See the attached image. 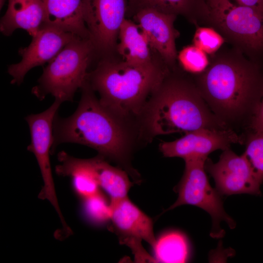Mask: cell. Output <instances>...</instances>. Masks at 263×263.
<instances>
[{"label": "cell", "mask_w": 263, "mask_h": 263, "mask_svg": "<svg viewBox=\"0 0 263 263\" xmlns=\"http://www.w3.org/2000/svg\"><path fill=\"white\" fill-rule=\"evenodd\" d=\"M210 56L207 69L192 76L216 116L242 136L263 96V65L231 45Z\"/></svg>", "instance_id": "6da1fadb"}, {"label": "cell", "mask_w": 263, "mask_h": 263, "mask_svg": "<svg viewBox=\"0 0 263 263\" xmlns=\"http://www.w3.org/2000/svg\"><path fill=\"white\" fill-rule=\"evenodd\" d=\"M150 135L228 128L210 110L192 75L177 66L153 91L140 117Z\"/></svg>", "instance_id": "7a4b0ae2"}, {"label": "cell", "mask_w": 263, "mask_h": 263, "mask_svg": "<svg viewBox=\"0 0 263 263\" xmlns=\"http://www.w3.org/2000/svg\"><path fill=\"white\" fill-rule=\"evenodd\" d=\"M116 55L100 58L86 82L100 103L122 121L140 115L153 91L171 70L157 54L147 64L133 65Z\"/></svg>", "instance_id": "3957f363"}, {"label": "cell", "mask_w": 263, "mask_h": 263, "mask_svg": "<svg viewBox=\"0 0 263 263\" xmlns=\"http://www.w3.org/2000/svg\"><path fill=\"white\" fill-rule=\"evenodd\" d=\"M81 89L75 113L65 118L57 114L54 119L51 152L62 143L85 145L123 166L136 177L129 166L131 141L125 124L100 103L86 81Z\"/></svg>", "instance_id": "277c9868"}, {"label": "cell", "mask_w": 263, "mask_h": 263, "mask_svg": "<svg viewBox=\"0 0 263 263\" xmlns=\"http://www.w3.org/2000/svg\"><path fill=\"white\" fill-rule=\"evenodd\" d=\"M95 56L90 39L76 37L48 63L32 94L40 100L50 94L61 103L73 101L85 83L88 67Z\"/></svg>", "instance_id": "5b68a950"}, {"label": "cell", "mask_w": 263, "mask_h": 263, "mask_svg": "<svg viewBox=\"0 0 263 263\" xmlns=\"http://www.w3.org/2000/svg\"><path fill=\"white\" fill-rule=\"evenodd\" d=\"M209 26L230 45L263 65V13L232 0H206Z\"/></svg>", "instance_id": "8992f818"}, {"label": "cell", "mask_w": 263, "mask_h": 263, "mask_svg": "<svg viewBox=\"0 0 263 263\" xmlns=\"http://www.w3.org/2000/svg\"><path fill=\"white\" fill-rule=\"evenodd\" d=\"M207 159L193 158L185 160V171L176 187L178 198L167 210L185 205L201 208L211 217L210 236L214 238H220L225 234L220 226L222 222H225L231 229L235 227L236 223L225 212L221 195L209 183L205 168Z\"/></svg>", "instance_id": "52a82bcc"}, {"label": "cell", "mask_w": 263, "mask_h": 263, "mask_svg": "<svg viewBox=\"0 0 263 263\" xmlns=\"http://www.w3.org/2000/svg\"><path fill=\"white\" fill-rule=\"evenodd\" d=\"M128 0H84L83 19L99 58L116 55L119 32Z\"/></svg>", "instance_id": "ba28073f"}, {"label": "cell", "mask_w": 263, "mask_h": 263, "mask_svg": "<svg viewBox=\"0 0 263 263\" xmlns=\"http://www.w3.org/2000/svg\"><path fill=\"white\" fill-rule=\"evenodd\" d=\"M61 103L55 100L45 111L30 114L25 117V120L31 135V143L27 147V150L35 156L43 181V186L39 196L51 204L60 219L62 220L64 217L56 193L50 160V152L53 143L54 121Z\"/></svg>", "instance_id": "9c48e42d"}, {"label": "cell", "mask_w": 263, "mask_h": 263, "mask_svg": "<svg viewBox=\"0 0 263 263\" xmlns=\"http://www.w3.org/2000/svg\"><path fill=\"white\" fill-rule=\"evenodd\" d=\"M205 168L213 178L216 189L221 195L261 194L262 184L243 153L238 155L229 148L223 150L216 163L207 158Z\"/></svg>", "instance_id": "30bf717a"}, {"label": "cell", "mask_w": 263, "mask_h": 263, "mask_svg": "<svg viewBox=\"0 0 263 263\" xmlns=\"http://www.w3.org/2000/svg\"><path fill=\"white\" fill-rule=\"evenodd\" d=\"M76 37L56 26L44 24L32 36L30 44L19 50L21 60L8 67V73L12 77L11 83L20 85L30 70L49 63Z\"/></svg>", "instance_id": "8fae6325"}, {"label": "cell", "mask_w": 263, "mask_h": 263, "mask_svg": "<svg viewBox=\"0 0 263 263\" xmlns=\"http://www.w3.org/2000/svg\"><path fill=\"white\" fill-rule=\"evenodd\" d=\"M243 138L231 129L201 128L185 134L174 141L163 142L159 150L166 157H180L184 160L207 159L216 150L223 151L233 144H244Z\"/></svg>", "instance_id": "7c38bea8"}, {"label": "cell", "mask_w": 263, "mask_h": 263, "mask_svg": "<svg viewBox=\"0 0 263 263\" xmlns=\"http://www.w3.org/2000/svg\"><path fill=\"white\" fill-rule=\"evenodd\" d=\"M110 220L120 242L129 246L139 260L147 259L141 242L153 248L156 243L152 220L130 200L128 197L110 203Z\"/></svg>", "instance_id": "4fadbf2b"}, {"label": "cell", "mask_w": 263, "mask_h": 263, "mask_svg": "<svg viewBox=\"0 0 263 263\" xmlns=\"http://www.w3.org/2000/svg\"><path fill=\"white\" fill-rule=\"evenodd\" d=\"M177 17L145 9L132 18L145 35L152 50L171 69L176 66L178 55L175 41L180 33L174 25Z\"/></svg>", "instance_id": "5bb4252c"}, {"label": "cell", "mask_w": 263, "mask_h": 263, "mask_svg": "<svg viewBox=\"0 0 263 263\" xmlns=\"http://www.w3.org/2000/svg\"><path fill=\"white\" fill-rule=\"evenodd\" d=\"M7 0L6 11L2 17L0 30L10 36L17 29H23L32 37L46 22V12L42 0H0V9Z\"/></svg>", "instance_id": "9a60e30c"}, {"label": "cell", "mask_w": 263, "mask_h": 263, "mask_svg": "<svg viewBox=\"0 0 263 263\" xmlns=\"http://www.w3.org/2000/svg\"><path fill=\"white\" fill-rule=\"evenodd\" d=\"M145 9L181 16L196 27L209 26V10L206 0H128L126 16L132 17Z\"/></svg>", "instance_id": "2e32d148"}, {"label": "cell", "mask_w": 263, "mask_h": 263, "mask_svg": "<svg viewBox=\"0 0 263 263\" xmlns=\"http://www.w3.org/2000/svg\"><path fill=\"white\" fill-rule=\"evenodd\" d=\"M116 53L126 62L141 65L152 62L157 53L152 50L138 25L126 18L120 27Z\"/></svg>", "instance_id": "e0dca14e"}, {"label": "cell", "mask_w": 263, "mask_h": 263, "mask_svg": "<svg viewBox=\"0 0 263 263\" xmlns=\"http://www.w3.org/2000/svg\"><path fill=\"white\" fill-rule=\"evenodd\" d=\"M46 22L83 38H89L83 19L84 0H42ZM90 39V38H89Z\"/></svg>", "instance_id": "ac0fdd59"}, {"label": "cell", "mask_w": 263, "mask_h": 263, "mask_svg": "<svg viewBox=\"0 0 263 263\" xmlns=\"http://www.w3.org/2000/svg\"><path fill=\"white\" fill-rule=\"evenodd\" d=\"M58 159L60 164L56 167V172L71 178L75 190L82 199L99 192L90 159L77 158L61 151L58 154Z\"/></svg>", "instance_id": "d6986e66"}, {"label": "cell", "mask_w": 263, "mask_h": 263, "mask_svg": "<svg viewBox=\"0 0 263 263\" xmlns=\"http://www.w3.org/2000/svg\"><path fill=\"white\" fill-rule=\"evenodd\" d=\"M90 159L99 187L108 195L110 202L128 197L132 183L126 172L111 165L99 155Z\"/></svg>", "instance_id": "ffe728a7"}, {"label": "cell", "mask_w": 263, "mask_h": 263, "mask_svg": "<svg viewBox=\"0 0 263 263\" xmlns=\"http://www.w3.org/2000/svg\"><path fill=\"white\" fill-rule=\"evenodd\" d=\"M152 248L157 262L185 263L189 257L190 248L187 238L177 231H169L162 235L156 240Z\"/></svg>", "instance_id": "44dd1931"}, {"label": "cell", "mask_w": 263, "mask_h": 263, "mask_svg": "<svg viewBox=\"0 0 263 263\" xmlns=\"http://www.w3.org/2000/svg\"><path fill=\"white\" fill-rule=\"evenodd\" d=\"M245 150L243 154L256 177L263 183V132L249 131L243 135Z\"/></svg>", "instance_id": "7402d4cb"}, {"label": "cell", "mask_w": 263, "mask_h": 263, "mask_svg": "<svg viewBox=\"0 0 263 263\" xmlns=\"http://www.w3.org/2000/svg\"><path fill=\"white\" fill-rule=\"evenodd\" d=\"M177 60L181 68L191 75L202 73L209 63L207 54L193 44L184 47L178 53Z\"/></svg>", "instance_id": "603a6c76"}, {"label": "cell", "mask_w": 263, "mask_h": 263, "mask_svg": "<svg viewBox=\"0 0 263 263\" xmlns=\"http://www.w3.org/2000/svg\"><path fill=\"white\" fill-rule=\"evenodd\" d=\"M193 44L207 55H212L221 48L225 39L210 26H198L192 39Z\"/></svg>", "instance_id": "cb8c5ba5"}, {"label": "cell", "mask_w": 263, "mask_h": 263, "mask_svg": "<svg viewBox=\"0 0 263 263\" xmlns=\"http://www.w3.org/2000/svg\"><path fill=\"white\" fill-rule=\"evenodd\" d=\"M83 200L85 213L91 221L101 224L110 220V203L107 202L100 192Z\"/></svg>", "instance_id": "d4e9b609"}, {"label": "cell", "mask_w": 263, "mask_h": 263, "mask_svg": "<svg viewBox=\"0 0 263 263\" xmlns=\"http://www.w3.org/2000/svg\"><path fill=\"white\" fill-rule=\"evenodd\" d=\"M249 131L263 132V96L246 132Z\"/></svg>", "instance_id": "484cf974"}, {"label": "cell", "mask_w": 263, "mask_h": 263, "mask_svg": "<svg viewBox=\"0 0 263 263\" xmlns=\"http://www.w3.org/2000/svg\"><path fill=\"white\" fill-rule=\"evenodd\" d=\"M235 3L255 9L263 13V0H233Z\"/></svg>", "instance_id": "4316f807"}]
</instances>
